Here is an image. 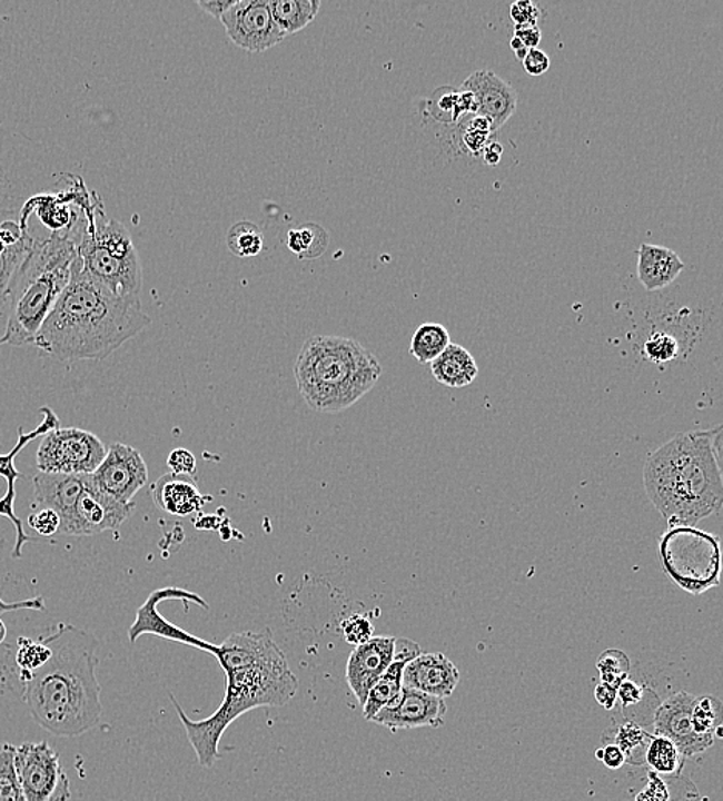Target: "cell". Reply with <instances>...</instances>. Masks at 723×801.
I'll use <instances>...</instances> for the list:
<instances>
[{
	"label": "cell",
	"instance_id": "1",
	"mask_svg": "<svg viewBox=\"0 0 723 801\" xmlns=\"http://www.w3.org/2000/svg\"><path fill=\"white\" fill-rule=\"evenodd\" d=\"M218 646L215 659L221 664L227 684L217 712L209 719L190 720L170 694L198 763L206 769L214 768L221 759L219 741L235 720L254 709L286 706L299 686L285 652L275 643L269 629L264 632H237Z\"/></svg>",
	"mask_w": 723,
	"mask_h": 801
},
{
	"label": "cell",
	"instance_id": "2",
	"mask_svg": "<svg viewBox=\"0 0 723 801\" xmlns=\"http://www.w3.org/2000/svg\"><path fill=\"white\" fill-rule=\"evenodd\" d=\"M51 656L36 671L8 669L21 689L23 703L39 726L56 736H79L98 726L102 719L99 641L73 624H56L42 636Z\"/></svg>",
	"mask_w": 723,
	"mask_h": 801
},
{
	"label": "cell",
	"instance_id": "3",
	"mask_svg": "<svg viewBox=\"0 0 723 801\" xmlns=\"http://www.w3.org/2000/svg\"><path fill=\"white\" fill-rule=\"evenodd\" d=\"M151 324L141 296H118L82 270L71 279L34 339V347L61 363L102 360Z\"/></svg>",
	"mask_w": 723,
	"mask_h": 801
},
{
	"label": "cell",
	"instance_id": "4",
	"mask_svg": "<svg viewBox=\"0 0 723 801\" xmlns=\"http://www.w3.org/2000/svg\"><path fill=\"white\" fill-rule=\"evenodd\" d=\"M722 427L683 432L646 458L643 486L670 527H696L723 504Z\"/></svg>",
	"mask_w": 723,
	"mask_h": 801
},
{
	"label": "cell",
	"instance_id": "5",
	"mask_svg": "<svg viewBox=\"0 0 723 801\" xmlns=\"http://www.w3.org/2000/svg\"><path fill=\"white\" fill-rule=\"evenodd\" d=\"M383 374L377 356L351 338L311 336L295 360L299 395L319 414H339L377 386Z\"/></svg>",
	"mask_w": 723,
	"mask_h": 801
},
{
	"label": "cell",
	"instance_id": "6",
	"mask_svg": "<svg viewBox=\"0 0 723 801\" xmlns=\"http://www.w3.org/2000/svg\"><path fill=\"white\" fill-rule=\"evenodd\" d=\"M78 248L70 239L50 235L33 240L11 280L8 320L0 346L23 347L36 336L71 279Z\"/></svg>",
	"mask_w": 723,
	"mask_h": 801
},
{
	"label": "cell",
	"instance_id": "7",
	"mask_svg": "<svg viewBox=\"0 0 723 801\" xmlns=\"http://www.w3.org/2000/svg\"><path fill=\"white\" fill-rule=\"evenodd\" d=\"M78 260L90 278L115 295H141L142 267L133 239L121 222L106 215L99 196L87 214Z\"/></svg>",
	"mask_w": 723,
	"mask_h": 801
},
{
	"label": "cell",
	"instance_id": "8",
	"mask_svg": "<svg viewBox=\"0 0 723 801\" xmlns=\"http://www.w3.org/2000/svg\"><path fill=\"white\" fill-rule=\"evenodd\" d=\"M663 572L682 591L702 595L721 584V540L701 528L670 527L658 540Z\"/></svg>",
	"mask_w": 723,
	"mask_h": 801
},
{
	"label": "cell",
	"instance_id": "9",
	"mask_svg": "<svg viewBox=\"0 0 723 801\" xmlns=\"http://www.w3.org/2000/svg\"><path fill=\"white\" fill-rule=\"evenodd\" d=\"M106 454V444L91 432L59 427L43 435L36 454V467L41 474L91 475Z\"/></svg>",
	"mask_w": 723,
	"mask_h": 801
},
{
	"label": "cell",
	"instance_id": "10",
	"mask_svg": "<svg viewBox=\"0 0 723 801\" xmlns=\"http://www.w3.org/2000/svg\"><path fill=\"white\" fill-rule=\"evenodd\" d=\"M14 763L26 801H70V779L47 741L16 748Z\"/></svg>",
	"mask_w": 723,
	"mask_h": 801
},
{
	"label": "cell",
	"instance_id": "11",
	"mask_svg": "<svg viewBox=\"0 0 723 801\" xmlns=\"http://www.w3.org/2000/svg\"><path fill=\"white\" fill-rule=\"evenodd\" d=\"M178 600L182 603H194L209 611L207 601L195 594V592L186 591L179 587H164L151 592L146 603L136 611L135 623L129 629L130 643H136L139 636L150 634L161 636L171 643L186 644V646L201 649L210 655H217L219 651L218 644L209 643V641L198 639V636L189 634L184 629L175 626L169 620L164 619L159 614L158 606L162 601Z\"/></svg>",
	"mask_w": 723,
	"mask_h": 801
},
{
	"label": "cell",
	"instance_id": "12",
	"mask_svg": "<svg viewBox=\"0 0 723 801\" xmlns=\"http://www.w3.org/2000/svg\"><path fill=\"white\" fill-rule=\"evenodd\" d=\"M90 479L103 495L118 503L133 504L135 495L149 483V467L138 448L115 443L107 448L106 458Z\"/></svg>",
	"mask_w": 723,
	"mask_h": 801
},
{
	"label": "cell",
	"instance_id": "13",
	"mask_svg": "<svg viewBox=\"0 0 723 801\" xmlns=\"http://www.w3.org/2000/svg\"><path fill=\"white\" fill-rule=\"evenodd\" d=\"M235 46L263 53L287 38L270 13L269 0H237L221 18Z\"/></svg>",
	"mask_w": 723,
	"mask_h": 801
},
{
	"label": "cell",
	"instance_id": "14",
	"mask_svg": "<svg viewBox=\"0 0 723 801\" xmlns=\"http://www.w3.org/2000/svg\"><path fill=\"white\" fill-rule=\"evenodd\" d=\"M39 414L43 415L42 423L31 432H26L23 427H19L18 441H16L14 447L11 448L8 454H0V478L7 481L6 495L0 498V516L11 521V524L14 526L16 543L13 551H11V556H13L14 560L21 558L23 546H26L28 541H31V536H28L26 531H23L22 520L18 518L14 512L16 481L23 476V474L16 468V456L21 454L31 441L39 438V436L47 435L48 432L55 431V428L61 427V419L55 414L53 408L43 406L39 408Z\"/></svg>",
	"mask_w": 723,
	"mask_h": 801
},
{
	"label": "cell",
	"instance_id": "15",
	"mask_svg": "<svg viewBox=\"0 0 723 801\" xmlns=\"http://www.w3.org/2000/svg\"><path fill=\"white\" fill-rule=\"evenodd\" d=\"M694 701L696 696L689 692H676L658 704L653 716L654 735L666 736L673 741L685 759L702 754L716 741L713 736H702L694 732L691 721Z\"/></svg>",
	"mask_w": 723,
	"mask_h": 801
},
{
	"label": "cell",
	"instance_id": "16",
	"mask_svg": "<svg viewBox=\"0 0 723 801\" xmlns=\"http://www.w3.org/2000/svg\"><path fill=\"white\" fill-rule=\"evenodd\" d=\"M446 711L445 700L403 688L398 699L389 706L383 708L373 721L390 731L439 728L445 724Z\"/></svg>",
	"mask_w": 723,
	"mask_h": 801
},
{
	"label": "cell",
	"instance_id": "17",
	"mask_svg": "<svg viewBox=\"0 0 723 801\" xmlns=\"http://www.w3.org/2000/svg\"><path fill=\"white\" fill-rule=\"evenodd\" d=\"M395 636H373L355 646L347 660L346 681L358 703L365 704L370 689L393 663Z\"/></svg>",
	"mask_w": 723,
	"mask_h": 801
},
{
	"label": "cell",
	"instance_id": "18",
	"mask_svg": "<svg viewBox=\"0 0 723 801\" xmlns=\"http://www.w3.org/2000/svg\"><path fill=\"white\" fill-rule=\"evenodd\" d=\"M87 475L41 474L33 478V508H50L61 518L59 534L76 536V506Z\"/></svg>",
	"mask_w": 723,
	"mask_h": 801
},
{
	"label": "cell",
	"instance_id": "19",
	"mask_svg": "<svg viewBox=\"0 0 723 801\" xmlns=\"http://www.w3.org/2000/svg\"><path fill=\"white\" fill-rule=\"evenodd\" d=\"M135 506V503L122 504L103 495L93 486L90 475H87L86 487H83L78 506H76V536L116 531L130 518Z\"/></svg>",
	"mask_w": 723,
	"mask_h": 801
},
{
	"label": "cell",
	"instance_id": "20",
	"mask_svg": "<svg viewBox=\"0 0 723 801\" xmlns=\"http://www.w3.org/2000/svg\"><path fill=\"white\" fill-rule=\"evenodd\" d=\"M462 87V90L474 93L478 106L477 115L489 119L495 131L501 130L517 111V90L494 71H474Z\"/></svg>",
	"mask_w": 723,
	"mask_h": 801
},
{
	"label": "cell",
	"instance_id": "21",
	"mask_svg": "<svg viewBox=\"0 0 723 801\" xmlns=\"http://www.w3.org/2000/svg\"><path fill=\"white\" fill-rule=\"evenodd\" d=\"M460 683L457 666L442 652H422L406 664L403 671V688L414 689L423 694L447 699Z\"/></svg>",
	"mask_w": 723,
	"mask_h": 801
},
{
	"label": "cell",
	"instance_id": "22",
	"mask_svg": "<svg viewBox=\"0 0 723 801\" xmlns=\"http://www.w3.org/2000/svg\"><path fill=\"white\" fill-rule=\"evenodd\" d=\"M31 246L33 239L23 227L21 214L0 208V312L8 304L11 280L27 258Z\"/></svg>",
	"mask_w": 723,
	"mask_h": 801
},
{
	"label": "cell",
	"instance_id": "23",
	"mask_svg": "<svg viewBox=\"0 0 723 801\" xmlns=\"http://www.w3.org/2000/svg\"><path fill=\"white\" fill-rule=\"evenodd\" d=\"M422 647L415 641L409 639H395V652L393 663L386 669L382 679L375 683L367 695L366 703L363 704V715L367 721H373L374 716L382 711L383 708L389 706L402 694L403 689V671L406 664L413 661L415 656L422 654Z\"/></svg>",
	"mask_w": 723,
	"mask_h": 801
},
{
	"label": "cell",
	"instance_id": "24",
	"mask_svg": "<svg viewBox=\"0 0 723 801\" xmlns=\"http://www.w3.org/2000/svg\"><path fill=\"white\" fill-rule=\"evenodd\" d=\"M151 495L156 506L174 516H189L201 511L206 503L214 500L202 495L195 476L167 474L153 486Z\"/></svg>",
	"mask_w": 723,
	"mask_h": 801
},
{
	"label": "cell",
	"instance_id": "25",
	"mask_svg": "<svg viewBox=\"0 0 723 801\" xmlns=\"http://www.w3.org/2000/svg\"><path fill=\"white\" fill-rule=\"evenodd\" d=\"M685 270V263L668 247L642 244L637 250V278L645 290L668 287Z\"/></svg>",
	"mask_w": 723,
	"mask_h": 801
},
{
	"label": "cell",
	"instance_id": "26",
	"mask_svg": "<svg viewBox=\"0 0 723 801\" xmlns=\"http://www.w3.org/2000/svg\"><path fill=\"white\" fill-rule=\"evenodd\" d=\"M430 370L437 383L453 388L471 386L478 376L477 360L467 348L454 343L430 363Z\"/></svg>",
	"mask_w": 723,
	"mask_h": 801
},
{
	"label": "cell",
	"instance_id": "27",
	"mask_svg": "<svg viewBox=\"0 0 723 801\" xmlns=\"http://www.w3.org/2000/svg\"><path fill=\"white\" fill-rule=\"evenodd\" d=\"M270 13L286 36L305 30L317 18L319 0H269Z\"/></svg>",
	"mask_w": 723,
	"mask_h": 801
},
{
	"label": "cell",
	"instance_id": "28",
	"mask_svg": "<svg viewBox=\"0 0 723 801\" xmlns=\"http://www.w3.org/2000/svg\"><path fill=\"white\" fill-rule=\"evenodd\" d=\"M423 103L427 120L435 123V127H455L467 118L462 110L460 91L453 87L437 88Z\"/></svg>",
	"mask_w": 723,
	"mask_h": 801
},
{
	"label": "cell",
	"instance_id": "29",
	"mask_svg": "<svg viewBox=\"0 0 723 801\" xmlns=\"http://www.w3.org/2000/svg\"><path fill=\"white\" fill-rule=\"evenodd\" d=\"M329 240V231L317 222H306L287 231V248L301 260L325 255Z\"/></svg>",
	"mask_w": 723,
	"mask_h": 801
},
{
	"label": "cell",
	"instance_id": "30",
	"mask_svg": "<svg viewBox=\"0 0 723 801\" xmlns=\"http://www.w3.org/2000/svg\"><path fill=\"white\" fill-rule=\"evenodd\" d=\"M449 346V330L442 324L426 323L415 330L409 352L418 363L430 364Z\"/></svg>",
	"mask_w": 723,
	"mask_h": 801
},
{
	"label": "cell",
	"instance_id": "31",
	"mask_svg": "<svg viewBox=\"0 0 723 801\" xmlns=\"http://www.w3.org/2000/svg\"><path fill=\"white\" fill-rule=\"evenodd\" d=\"M653 735L648 729L642 726L637 721L625 720V723L615 729L614 744L621 748V751L625 754L626 763L643 767L645 764L646 748H648Z\"/></svg>",
	"mask_w": 723,
	"mask_h": 801
},
{
	"label": "cell",
	"instance_id": "32",
	"mask_svg": "<svg viewBox=\"0 0 723 801\" xmlns=\"http://www.w3.org/2000/svg\"><path fill=\"white\" fill-rule=\"evenodd\" d=\"M685 756L676 744L662 735H653L645 752V764L661 775H674L682 771Z\"/></svg>",
	"mask_w": 723,
	"mask_h": 801
},
{
	"label": "cell",
	"instance_id": "33",
	"mask_svg": "<svg viewBox=\"0 0 723 801\" xmlns=\"http://www.w3.org/2000/svg\"><path fill=\"white\" fill-rule=\"evenodd\" d=\"M227 247L238 258H254L263 251V231L250 220H239L227 234Z\"/></svg>",
	"mask_w": 723,
	"mask_h": 801
},
{
	"label": "cell",
	"instance_id": "34",
	"mask_svg": "<svg viewBox=\"0 0 723 801\" xmlns=\"http://www.w3.org/2000/svg\"><path fill=\"white\" fill-rule=\"evenodd\" d=\"M693 729L697 735L713 736L721 739L722 736V703L716 696H702L694 701Z\"/></svg>",
	"mask_w": 723,
	"mask_h": 801
},
{
	"label": "cell",
	"instance_id": "35",
	"mask_svg": "<svg viewBox=\"0 0 723 801\" xmlns=\"http://www.w3.org/2000/svg\"><path fill=\"white\" fill-rule=\"evenodd\" d=\"M16 746L0 743V801H26L16 772Z\"/></svg>",
	"mask_w": 723,
	"mask_h": 801
},
{
	"label": "cell",
	"instance_id": "36",
	"mask_svg": "<svg viewBox=\"0 0 723 801\" xmlns=\"http://www.w3.org/2000/svg\"><path fill=\"white\" fill-rule=\"evenodd\" d=\"M597 671L601 672L602 683L617 689L623 680L628 679L631 661L628 655L618 649H608L598 656Z\"/></svg>",
	"mask_w": 723,
	"mask_h": 801
},
{
	"label": "cell",
	"instance_id": "37",
	"mask_svg": "<svg viewBox=\"0 0 723 801\" xmlns=\"http://www.w3.org/2000/svg\"><path fill=\"white\" fill-rule=\"evenodd\" d=\"M50 656L51 649L42 636L38 641L21 636L18 640V651L14 655V669L16 671H36V669L42 668Z\"/></svg>",
	"mask_w": 723,
	"mask_h": 801
},
{
	"label": "cell",
	"instance_id": "38",
	"mask_svg": "<svg viewBox=\"0 0 723 801\" xmlns=\"http://www.w3.org/2000/svg\"><path fill=\"white\" fill-rule=\"evenodd\" d=\"M643 352L653 363H670L681 354V346H679V340L673 334L657 332V334H653L646 339Z\"/></svg>",
	"mask_w": 723,
	"mask_h": 801
},
{
	"label": "cell",
	"instance_id": "39",
	"mask_svg": "<svg viewBox=\"0 0 723 801\" xmlns=\"http://www.w3.org/2000/svg\"><path fill=\"white\" fill-rule=\"evenodd\" d=\"M341 632L347 643L359 646L373 639L374 624L366 615L354 614L343 621Z\"/></svg>",
	"mask_w": 723,
	"mask_h": 801
},
{
	"label": "cell",
	"instance_id": "40",
	"mask_svg": "<svg viewBox=\"0 0 723 801\" xmlns=\"http://www.w3.org/2000/svg\"><path fill=\"white\" fill-rule=\"evenodd\" d=\"M28 526L39 536L48 538V536L59 534L61 518L50 508H34V512H31L30 516H28Z\"/></svg>",
	"mask_w": 723,
	"mask_h": 801
},
{
	"label": "cell",
	"instance_id": "41",
	"mask_svg": "<svg viewBox=\"0 0 723 801\" xmlns=\"http://www.w3.org/2000/svg\"><path fill=\"white\" fill-rule=\"evenodd\" d=\"M170 474L195 476L197 475V458L187 448H175L167 458Z\"/></svg>",
	"mask_w": 723,
	"mask_h": 801
},
{
	"label": "cell",
	"instance_id": "42",
	"mask_svg": "<svg viewBox=\"0 0 723 801\" xmlns=\"http://www.w3.org/2000/svg\"><path fill=\"white\" fill-rule=\"evenodd\" d=\"M648 689L642 688L636 681L623 680L621 686L617 688V700L621 701L622 711L633 709L642 704L648 695Z\"/></svg>",
	"mask_w": 723,
	"mask_h": 801
},
{
	"label": "cell",
	"instance_id": "43",
	"mask_svg": "<svg viewBox=\"0 0 723 801\" xmlns=\"http://www.w3.org/2000/svg\"><path fill=\"white\" fill-rule=\"evenodd\" d=\"M511 19L515 27H535L541 19V8L531 0H518L511 6Z\"/></svg>",
	"mask_w": 723,
	"mask_h": 801
},
{
	"label": "cell",
	"instance_id": "44",
	"mask_svg": "<svg viewBox=\"0 0 723 801\" xmlns=\"http://www.w3.org/2000/svg\"><path fill=\"white\" fill-rule=\"evenodd\" d=\"M522 62L523 68H525L526 73L529 76L545 75L551 68L549 56L541 50V48H533V50L527 51Z\"/></svg>",
	"mask_w": 723,
	"mask_h": 801
},
{
	"label": "cell",
	"instance_id": "45",
	"mask_svg": "<svg viewBox=\"0 0 723 801\" xmlns=\"http://www.w3.org/2000/svg\"><path fill=\"white\" fill-rule=\"evenodd\" d=\"M636 801H670V791L656 772H651L648 784L637 795Z\"/></svg>",
	"mask_w": 723,
	"mask_h": 801
},
{
	"label": "cell",
	"instance_id": "46",
	"mask_svg": "<svg viewBox=\"0 0 723 801\" xmlns=\"http://www.w3.org/2000/svg\"><path fill=\"white\" fill-rule=\"evenodd\" d=\"M514 38L521 40V42L527 48V50H533V48H538V46H541L542 30L541 28H538V26L515 27Z\"/></svg>",
	"mask_w": 723,
	"mask_h": 801
},
{
	"label": "cell",
	"instance_id": "47",
	"mask_svg": "<svg viewBox=\"0 0 723 801\" xmlns=\"http://www.w3.org/2000/svg\"><path fill=\"white\" fill-rule=\"evenodd\" d=\"M595 700L606 711H613L615 701H617V689L610 686V684L601 683L594 691Z\"/></svg>",
	"mask_w": 723,
	"mask_h": 801
},
{
	"label": "cell",
	"instance_id": "48",
	"mask_svg": "<svg viewBox=\"0 0 723 801\" xmlns=\"http://www.w3.org/2000/svg\"><path fill=\"white\" fill-rule=\"evenodd\" d=\"M603 764H605L606 768L613 769H621L623 764H626L625 754L621 751V748L615 746V744H608V746L602 748V759Z\"/></svg>",
	"mask_w": 723,
	"mask_h": 801
},
{
	"label": "cell",
	"instance_id": "49",
	"mask_svg": "<svg viewBox=\"0 0 723 801\" xmlns=\"http://www.w3.org/2000/svg\"><path fill=\"white\" fill-rule=\"evenodd\" d=\"M235 2H237V0H209V2L202 0V2H198V7L206 11V13L221 20L222 16L226 14L229 8L234 7Z\"/></svg>",
	"mask_w": 723,
	"mask_h": 801
},
{
	"label": "cell",
	"instance_id": "50",
	"mask_svg": "<svg viewBox=\"0 0 723 801\" xmlns=\"http://www.w3.org/2000/svg\"><path fill=\"white\" fill-rule=\"evenodd\" d=\"M503 155V146L497 140L489 142V146L483 151L482 158L485 160L486 166H498L501 164Z\"/></svg>",
	"mask_w": 723,
	"mask_h": 801
},
{
	"label": "cell",
	"instance_id": "51",
	"mask_svg": "<svg viewBox=\"0 0 723 801\" xmlns=\"http://www.w3.org/2000/svg\"><path fill=\"white\" fill-rule=\"evenodd\" d=\"M511 48H513L515 56H517V58L521 60L525 59L527 51H529L525 46H523L521 40L514 38V36L513 39H511Z\"/></svg>",
	"mask_w": 723,
	"mask_h": 801
},
{
	"label": "cell",
	"instance_id": "52",
	"mask_svg": "<svg viewBox=\"0 0 723 801\" xmlns=\"http://www.w3.org/2000/svg\"><path fill=\"white\" fill-rule=\"evenodd\" d=\"M7 636V626L6 623H3L2 619H0V646H2L3 641H6Z\"/></svg>",
	"mask_w": 723,
	"mask_h": 801
}]
</instances>
